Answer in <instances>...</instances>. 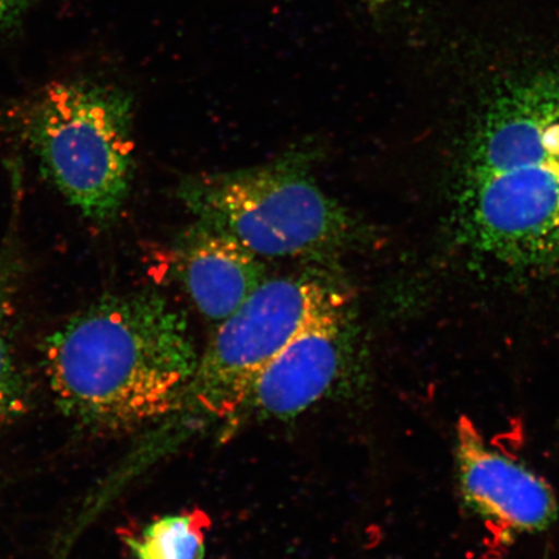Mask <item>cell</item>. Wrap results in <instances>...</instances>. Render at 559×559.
<instances>
[{
	"label": "cell",
	"mask_w": 559,
	"mask_h": 559,
	"mask_svg": "<svg viewBox=\"0 0 559 559\" xmlns=\"http://www.w3.org/2000/svg\"><path fill=\"white\" fill-rule=\"evenodd\" d=\"M461 239L508 267L559 263V67L512 76L487 97L456 198Z\"/></svg>",
	"instance_id": "1"
},
{
	"label": "cell",
	"mask_w": 559,
	"mask_h": 559,
	"mask_svg": "<svg viewBox=\"0 0 559 559\" xmlns=\"http://www.w3.org/2000/svg\"><path fill=\"white\" fill-rule=\"evenodd\" d=\"M12 245L0 251V425L15 421L29 408V391L19 368L11 337L12 297L17 280Z\"/></svg>",
	"instance_id": "9"
},
{
	"label": "cell",
	"mask_w": 559,
	"mask_h": 559,
	"mask_svg": "<svg viewBox=\"0 0 559 559\" xmlns=\"http://www.w3.org/2000/svg\"><path fill=\"white\" fill-rule=\"evenodd\" d=\"M456 460L465 498L486 519L519 531L543 528L554 520L550 488L526 467L489 449L467 419L457 426Z\"/></svg>",
	"instance_id": "7"
},
{
	"label": "cell",
	"mask_w": 559,
	"mask_h": 559,
	"mask_svg": "<svg viewBox=\"0 0 559 559\" xmlns=\"http://www.w3.org/2000/svg\"><path fill=\"white\" fill-rule=\"evenodd\" d=\"M25 129L69 204L93 222L114 221L134 175L131 97L93 81L53 83L35 97Z\"/></svg>",
	"instance_id": "4"
},
{
	"label": "cell",
	"mask_w": 559,
	"mask_h": 559,
	"mask_svg": "<svg viewBox=\"0 0 559 559\" xmlns=\"http://www.w3.org/2000/svg\"><path fill=\"white\" fill-rule=\"evenodd\" d=\"M346 302L335 292L251 384L248 401L261 415L290 417L317 403L342 373L348 353Z\"/></svg>",
	"instance_id": "6"
},
{
	"label": "cell",
	"mask_w": 559,
	"mask_h": 559,
	"mask_svg": "<svg viewBox=\"0 0 559 559\" xmlns=\"http://www.w3.org/2000/svg\"><path fill=\"white\" fill-rule=\"evenodd\" d=\"M335 292L318 278L265 280L239 310L222 321L199 359L186 402L192 400L215 418L237 414L261 370Z\"/></svg>",
	"instance_id": "5"
},
{
	"label": "cell",
	"mask_w": 559,
	"mask_h": 559,
	"mask_svg": "<svg viewBox=\"0 0 559 559\" xmlns=\"http://www.w3.org/2000/svg\"><path fill=\"white\" fill-rule=\"evenodd\" d=\"M178 249L180 282L210 320L222 323L267 280L260 255L202 223L188 230Z\"/></svg>",
	"instance_id": "8"
},
{
	"label": "cell",
	"mask_w": 559,
	"mask_h": 559,
	"mask_svg": "<svg viewBox=\"0 0 559 559\" xmlns=\"http://www.w3.org/2000/svg\"><path fill=\"white\" fill-rule=\"evenodd\" d=\"M199 358L186 320L155 292L108 296L45 342L56 403L90 428H138L186 403Z\"/></svg>",
	"instance_id": "2"
},
{
	"label": "cell",
	"mask_w": 559,
	"mask_h": 559,
	"mask_svg": "<svg viewBox=\"0 0 559 559\" xmlns=\"http://www.w3.org/2000/svg\"><path fill=\"white\" fill-rule=\"evenodd\" d=\"M179 198L199 223L260 257H320L346 249L359 227L314 181L300 156L187 178Z\"/></svg>",
	"instance_id": "3"
},
{
	"label": "cell",
	"mask_w": 559,
	"mask_h": 559,
	"mask_svg": "<svg viewBox=\"0 0 559 559\" xmlns=\"http://www.w3.org/2000/svg\"><path fill=\"white\" fill-rule=\"evenodd\" d=\"M34 0H0V31L17 24Z\"/></svg>",
	"instance_id": "11"
},
{
	"label": "cell",
	"mask_w": 559,
	"mask_h": 559,
	"mask_svg": "<svg viewBox=\"0 0 559 559\" xmlns=\"http://www.w3.org/2000/svg\"><path fill=\"white\" fill-rule=\"evenodd\" d=\"M209 515L201 509L160 516L131 537L135 559H204Z\"/></svg>",
	"instance_id": "10"
}]
</instances>
